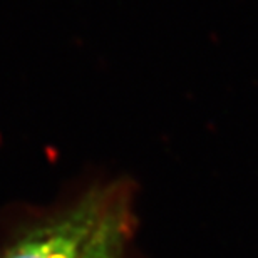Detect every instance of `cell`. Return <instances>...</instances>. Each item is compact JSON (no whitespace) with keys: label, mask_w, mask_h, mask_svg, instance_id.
<instances>
[{"label":"cell","mask_w":258,"mask_h":258,"mask_svg":"<svg viewBox=\"0 0 258 258\" xmlns=\"http://www.w3.org/2000/svg\"><path fill=\"white\" fill-rule=\"evenodd\" d=\"M136 226L134 186L129 183L92 235L81 258H133Z\"/></svg>","instance_id":"2"},{"label":"cell","mask_w":258,"mask_h":258,"mask_svg":"<svg viewBox=\"0 0 258 258\" xmlns=\"http://www.w3.org/2000/svg\"><path fill=\"white\" fill-rule=\"evenodd\" d=\"M129 181L97 184L71 206L29 230L0 258H81Z\"/></svg>","instance_id":"1"}]
</instances>
